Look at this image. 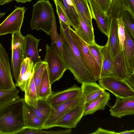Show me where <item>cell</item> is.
Wrapping results in <instances>:
<instances>
[{"instance_id": "d590c367", "label": "cell", "mask_w": 134, "mask_h": 134, "mask_svg": "<svg viewBox=\"0 0 134 134\" xmlns=\"http://www.w3.org/2000/svg\"><path fill=\"white\" fill-rule=\"evenodd\" d=\"M116 19L118 25V34L120 46L121 50L122 51L124 48V42L125 38V26L121 17L117 18Z\"/></svg>"}, {"instance_id": "f35d334b", "label": "cell", "mask_w": 134, "mask_h": 134, "mask_svg": "<svg viewBox=\"0 0 134 134\" xmlns=\"http://www.w3.org/2000/svg\"><path fill=\"white\" fill-rule=\"evenodd\" d=\"M104 13L107 14L111 4L112 0H95Z\"/></svg>"}, {"instance_id": "7c38bea8", "label": "cell", "mask_w": 134, "mask_h": 134, "mask_svg": "<svg viewBox=\"0 0 134 134\" xmlns=\"http://www.w3.org/2000/svg\"><path fill=\"white\" fill-rule=\"evenodd\" d=\"M131 74L123 51L121 50L119 46L116 55L113 57V69L110 77L124 80Z\"/></svg>"}, {"instance_id": "4316f807", "label": "cell", "mask_w": 134, "mask_h": 134, "mask_svg": "<svg viewBox=\"0 0 134 134\" xmlns=\"http://www.w3.org/2000/svg\"><path fill=\"white\" fill-rule=\"evenodd\" d=\"M71 0L78 13L88 25L93 28L91 12L88 1L85 0Z\"/></svg>"}, {"instance_id": "ab89813d", "label": "cell", "mask_w": 134, "mask_h": 134, "mask_svg": "<svg viewBox=\"0 0 134 134\" xmlns=\"http://www.w3.org/2000/svg\"><path fill=\"white\" fill-rule=\"evenodd\" d=\"M57 34V31L55 17L54 15L53 16V20L52 30L49 35L51 40V43H55L56 36Z\"/></svg>"}, {"instance_id": "30bf717a", "label": "cell", "mask_w": 134, "mask_h": 134, "mask_svg": "<svg viewBox=\"0 0 134 134\" xmlns=\"http://www.w3.org/2000/svg\"><path fill=\"white\" fill-rule=\"evenodd\" d=\"M7 53L0 42V90H9L16 88L11 72Z\"/></svg>"}, {"instance_id": "8fae6325", "label": "cell", "mask_w": 134, "mask_h": 134, "mask_svg": "<svg viewBox=\"0 0 134 134\" xmlns=\"http://www.w3.org/2000/svg\"><path fill=\"white\" fill-rule=\"evenodd\" d=\"M92 18L94 19L101 32L108 36L111 19L109 16L103 12L95 0H88Z\"/></svg>"}, {"instance_id": "bcb514c9", "label": "cell", "mask_w": 134, "mask_h": 134, "mask_svg": "<svg viewBox=\"0 0 134 134\" xmlns=\"http://www.w3.org/2000/svg\"><path fill=\"white\" fill-rule=\"evenodd\" d=\"M3 16V14L2 13H0V18H1Z\"/></svg>"}, {"instance_id": "7a4b0ae2", "label": "cell", "mask_w": 134, "mask_h": 134, "mask_svg": "<svg viewBox=\"0 0 134 134\" xmlns=\"http://www.w3.org/2000/svg\"><path fill=\"white\" fill-rule=\"evenodd\" d=\"M25 102L20 98L0 110V134H16L25 128Z\"/></svg>"}, {"instance_id": "ffe728a7", "label": "cell", "mask_w": 134, "mask_h": 134, "mask_svg": "<svg viewBox=\"0 0 134 134\" xmlns=\"http://www.w3.org/2000/svg\"><path fill=\"white\" fill-rule=\"evenodd\" d=\"M100 53L102 64L100 78L110 77L113 69V57L108 41L105 45L101 48Z\"/></svg>"}, {"instance_id": "74e56055", "label": "cell", "mask_w": 134, "mask_h": 134, "mask_svg": "<svg viewBox=\"0 0 134 134\" xmlns=\"http://www.w3.org/2000/svg\"><path fill=\"white\" fill-rule=\"evenodd\" d=\"M55 44L57 52L60 57L63 59L62 52L63 48V40L60 34H57Z\"/></svg>"}, {"instance_id": "1f68e13d", "label": "cell", "mask_w": 134, "mask_h": 134, "mask_svg": "<svg viewBox=\"0 0 134 134\" xmlns=\"http://www.w3.org/2000/svg\"><path fill=\"white\" fill-rule=\"evenodd\" d=\"M47 66V63L44 60H42L36 63L33 66V77L38 96L40 83L44 70Z\"/></svg>"}, {"instance_id": "484cf974", "label": "cell", "mask_w": 134, "mask_h": 134, "mask_svg": "<svg viewBox=\"0 0 134 134\" xmlns=\"http://www.w3.org/2000/svg\"><path fill=\"white\" fill-rule=\"evenodd\" d=\"M80 25L77 30L75 31L77 35L88 44L95 43L93 29L88 25L79 14Z\"/></svg>"}, {"instance_id": "f6af8a7d", "label": "cell", "mask_w": 134, "mask_h": 134, "mask_svg": "<svg viewBox=\"0 0 134 134\" xmlns=\"http://www.w3.org/2000/svg\"><path fill=\"white\" fill-rule=\"evenodd\" d=\"M16 1L17 3L21 2L24 3L27 2H30L32 0H13Z\"/></svg>"}, {"instance_id": "f546056e", "label": "cell", "mask_w": 134, "mask_h": 134, "mask_svg": "<svg viewBox=\"0 0 134 134\" xmlns=\"http://www.w3.org/2000/svg\"><path fill=\"white\" fill-rule=\"evenodd\" d=\"M46 100L39 99L36 108L27 105L37 117L44 123L49 117L52 108Z\"/></svg>"}, {"instance_id": "d4e9b609", "label": "cell", "mask_w": 134, "mask_h": 134, "mask_svg": "<svg viewBox=\"0 0 134 134\" xmlns=\"http://www.w3.org/2000/svg\"><path fill=\"white\" fill-rule=\"evenodd\" d=\"M125 38L124 42V48L123 51L128 64L130 72L131 74L134 73L133 40L125 27Z\"/></svg>"}, {"instance_id": "2e32d148", "label": "cell", "mask_w": 134, "mask_h": 134, "mask_svg": "<svg viewBox=\"0 0 134 134\" xmlns=\"http://www.w3.org/2000/svg\"><path fill=\"white\" fill-rule=\"evenodd\" d=\"M34 65L33 62L27 57L24 58L21 63L19 76L15 84L23 91H24L26 86L33 76Z\"/></svg>"}, {"instance_id": "3957f363", "label": "cell", "mask_w": 134, "mask_h": 134, "mask_svg": "<svg viewBox=\"0 0 134 134\" xmlns=\"http://www.w3.org/2000/svg\"><path fill=\"white\" fill-rule=\"evenodd\" d=\"M30 25L32 30H41L49 35L51 32L54 15L49 0L38 1L33 5Z\"/></svg>"}, {"instance_id": "4dcf8cb0", "label": "cell", "mask_w": 134, "mask_h": 134, "mask_svg": "<svg viewBox=\"0 0 134 134\" xmlns=\"http://www.w3.org/2000/svg\"><path fill=\"white\" fill-rule=\"evenodd\" d=\"M19 90L15 88L9 90H0V110L19 98Z\"/></svg>"}, {"instance_id": "60d3db41", "label": "cell", "mask_w": 134, "mask_h": 134, "mask_svg": "<svg viewBox=\"0 0 134 134\" xmlns=\"http://www.w3.org/2000/svg\"><path fill=\"white\" fill-rule=\"evenodd\" d=\"M117 132L113 131L108 130L100 127L98 128L95 131L90 133V134H117Z\"/></svg>"}, {"instance_id": "e0dca14e", "label": "cell", "mask_w": 134, "mask_h": 134, "mask_svg": "<svg viewBox=\"0 0 134 134\" xmlns=\"http://www.w3.org/2000/svg\"><path fill=\"white\" fill-rule=\"evenodd\" d=\"M81 84V96L84 104L95 99L105 92L96 82H84Z\"/></svg>"}, {"instance_id": "ba28073f", "label": "cell", "mask_w": 134, "mask_h": 134, "mask_svg": "<svg viewBox=\"0 0 134 134\" xmlns=\"http://www.w3.org/2000/svg\"><path fill=\"white\" fill-rule=\"evenodd\" d=\"M83 104L81 95L69 101L52 108L50 115L44 122L43 129H48L55 127L58 121L65 114L75 106Z\"/></svg>"}, {"instance_id": "52a82bcc", "label": "cell", "mask_w": 134, "mask_h": 134, "mask_svg": "<svg viewBox=\"0 0 134 134\" xmlns=\"http://www.w3.org/2000/svg\"><path fill=\"white\" fill-rule=\"evenodd\" d=\"M99 85L112 93L116 97L124 98L134 96V90L124 80L107 77L99 79Z\"/></svg>"}, {"instance_id": "8d00e7d4", "label": "cell", "mask_w": 134, "mask_h": 134, "mask_svg": "<svg viewBox=\"0 0 134 134\" xmlns=\"http://www.w3.org/2000/svg\"><path fill=\"white\" fill-rule=\"evenodd\" d=\"M53 0L56 6V12L58 16L59 20L64 22L70 27L71 25L69 20L61 6L55 0Z\"/></svg>"}, {"instance_id": "7402d4cb", "label": "cell", "mask_w": 134, "mask_h": 134, "mask_svg": "<svg viewBox=\"0 0 134 134\" xmlns=\"http://www.w3.org/2000/svg\"><path fill=\"white\" fill-rule=\"evenodd\" d=\"M110 99V94L105 91L95 99L84 104V116L92 114L98 110H104Z\"/></svg>"}, {"instance_id": "cb8c5ba5", "label": "cell", "mask_w": 134, "mask_h": 134, "mask_svg": "<svg viewBox=\"0 0 134 134\" xmlns=\"http://www.w3.org/2000/svg\"><path fill=\"white\" fill-rule=\"evenodd\" d=\"M118 25L116 19L111 18L108 42L113 57L116 55L120 46L118 34Z\"/></svg>"}, {"instance_id": "d6986e66", "label": "cell", "mask_w": 134, "mask_h": 134, "mask_svg": "<svg viewBox=\"0 0 134 134\" xmlns=\"http://www.w3.org/2000/svg\"><path fill=\"white\" fill-rule=\"evenodd\" d=\"M25 58L27 57L34 64L42 60L38 51L39 42L41 39H37L30 34L24 36Z\"/></svg>"}, {"instance_id": "277c9868", "label": "cell", "mask_w": 134, "mask_h": 134, "mask_svg": "<svg viewBox=\"0 0 134 134\" xmlns=\"http://www.w3.org/2000/svg\"><path fill=\"white\" fill-rule=\"evenodd\" d=\"M45 51L44 61L47 63L49 77L52 85L60 79L68 69L57 52L55 43H51L50 46L46 44Z\"/></svg>"}, {"instance_id": "836d02e7", "label": "cell", "mask_w": 134, "mask_h": 134, "mask_svg": "<svg viewBox=\"0 0 134 134\" xmlns=\"http://www.w3.org/2000/svg\"><path fill=\"white\" fill-rule=\"evenodd\" d=\"M41 129H32L24 128L17 134H70L72 132L70 129L65 130L46 131Z\"/></svg>"}, {"instance_id": "e575fe53", "label": "cell", "mask_w": 134, "mask_h": 134, "mask_svg": "<svg viewBox=\"0 0 134 134\" xmlns=\"http://www.w3.org/2000/svg\"><path fill=\"white\" fill-rule=\"evenodd\" d=\"M87 45L92 55L101 68L102 60L100 50L103 46L98 44L96 43L92 44H87Z\"/></svg>"}, {"instance_id": "d6a6232c", "label": "cell", "mask_w": 134, "mask_h": 134, "mask_svg": "<svg viewBox=\"0 0 134 134\" xmlns=\"http://www.w3.org/2000/svg\"><path fill=\"white\" fill-rule=\"evenodd\" d=\"M125 27L133 39H134V16L127 10H124L121 16Z\"/></svg>"}, {"instance_id": "83f0119b", "label": "cell", "mask_w": 134, "mask_h": 134, "mask_svg": "<svg viewBox=\"0 0 134 134\" xmlns=\"http://www.w3.org/2000/svg\"><path fill=\"white\" fill-rule=\"evenodd\" d=\"M24 92L25 103L29 106L37 108L39 98L33 76L26 86Z\"/></svg>"}, {"instance_id": "8992f818", "label": "cell", "mask_w": 134, "mask_h": 134, "mask_svg": "<svg viewBox=\"0 0 134 134\" xmlns=\"http://www.w3.org/2000/svg\"><path fill=\"white\" fill-rule=\"evenodd\" d=\"M70 35L87 65L90 73L96 81L100 78L101 68L92 55L87 44L76 34L75 30L69 28Z\"/></svg>"}, {"instance_id": "7bdbcfd3", "label": "cell", "mask_w": 134, "mask_h": 134, "mask_svg": "<svg viewBox=\"0 0 134 134\" xmlns=\"http://www.w3.org/2000/svg\"><path fill=\"white\" fill-rule=\"evenodd\" d=\"M134 134V130H126L119 132H117V134Z\"/></svg>"}, {"instance_id": "6da1fadb", "label": "cell", "mask_w": 134, "mask_h": 134, "mask_svg": "<svg viewBox=\"0 0 134 134\" xmlns=\"http://www.w3.org/2000/svg\"><path fill=\"white\" fill-rule=\"evenodd\" d=\"M59 22L60 34L63 40V58L67 69L80 83L96 82L70 35L69 28L70 27L61 21Z\"/></svg>"}, {"instance_id": "9c48e42d", "label": "cell", "mask_w": 134, "mask_h": 134, "mask_svg": "<svg viewBox=\"0 0 134 134\" xmlns=\"http://www.w3.org/2000/svg\"><path fill=\"white\" fill-rule=\"evenodd\" d=\"M26 10L24 7H16L15 9L0 24V36L12 34L20 31Z\"/></svg>"}, {"instance_id": "603a6c76", "label": "cell", "mask_w": 134, "mask_h": 134, "mask_svg": "<svg viewBox=\"0 0 134 134\" xmlns=\"http://www.w3.org/2000/svg\"><path fill=\"white\" fill-rule=\"evenodd\" d=\"M24 128L43 129L44 122L37 117L25 102L24 107Z\"/></svg>"}, {"instance_id": "4fadbf2b", "label": "cell", "mask_w": 134, "mask_h": 134, "mask_svg": "<svg viewBox=\"0 0 134 134\" xmlns=\"http://www.w3.org/2000/svg\"><path fill=\"white\" fill-rule=\"evenodd\" d=\"M84 104L75 106L58 121L55 127L70 129L75 128L84 116Z\"/></svg>"}, {"instance_id": "b9f144b4", "label": "cell", "mask_w": 134, "mask_h": 134, "mask_svg": "<svg viewBox=\"0 0 134 134\" xmlns=\"http://www.w3.org/2000/svg\"><path fill=\"white\" fill-rule=\"evenodd\" d=\"M124 81L134 90V73L131 74L130 76Z\"/></svg>"}, {"instance_id": "ac0fdd59", "label": "cell", "mask_w": 134, "mask_h": 134, "mask_svg": "<svg viewBox=\"0 0 134 134\" xmlns=\"http://www.w3.org/2000/svg\"><path fill=\"white\" fill-rule=\"evenodd\" d=\"M124 10H127L134 16V0H112L108 14L110 19H116L121 17Z\"/></svg>"}, {"instance_id": "7dc6e473", "label": "cell", "mask_w": 134, "mask_h": 134, "mask_svg": "<svg viewBox=\"0 0 134 134\" xmlns=\"http://www.w3.org/2000/svg\"><path fill=\"white\" fill-rule=\"evenodd\" d=\"M85 0L86 1H88V0Z\"/></svg>"}, {"instance_id": "ee69618b", "label": "cell", "mask_w": 134, "mask_h": 134, "mask_svg": "<svg viewBox=\"0 0 134 134\" xmlns=\"http://www.w3.org/2000/svg\"><path fill=\"white\" fill-rule=\"evenodd\" d=\"M12 1L13 0H0V5H3Z\"/></svg>"}, {"instance_id": "44dd1931", "label": "cell", "mask_w": 134, "mask_h": 134, "mask_svg": "<svg viewBox=\"0 0 134 134\" xmlns=\"http://www.w3.org/2000/svg\"><path fill=\"white\" fill-rule=\"evenodd\" d=\"M60 4L66 14L75 31L77 30L80 25V20L77 10L71 0H55Z\"/></svg>"}, {"instance_id": "9a60e30c", "label": "cell", "mask_w": 134, "mask_h": 134, "mask_svg": "<svg viewBox=\"0 0 134 134\" xmlns=\"http://www.w3.org/2000/svg\"><path fill=\"white\" fill-rule=\"evenodd\" d=\"M114 105L110 107V115L113 117L121 118L134 114V96L120 98L116 97Z\"/></svg>"}, {"instance_id": "5b68a950", "label": "cell", "mask_w": 134, "mask_h": 134, "mask_svg": "<svg viewBox=\"0 0 134 134\" xmlns=\"http://www.w3.org/2000/svg\"><path fill=\"white\" fill-rule=\"evenodd\" d=\"M12 35L11 67L13 77L16 81L25 58L24 37L20 31L14 32Z\"/></svg>"}, {"instance_id": "f1b7e54d", "label": "cell", "mask_w": 134, "mask_h": 134, "mask_svg": "<svg viewBox=\"0 0 134 134\" xmlns=\"http://www.w3.org/2000/svg\"><path fill=\"white\" fill-rule=\"evenodd\" d=\"M53 93L47 66L44 71L39 87L38 94L39 99L47 100Z\"/></svg>"}, {"instance_id": "5bb4252c", "label": "cell", "mask_w": 134, "mask_h": 134, "mask_svg": "<svg viewBox=\"0 0 134 134\" xmlns=\"http://www.w3.org/2000/svg\"><path fill=\"white\" fill-rule=\"evenodd\" d=\"M81 88L74 85L65 90L53 94L46 100L52 108L74 99L81 95Z\"/></svg>"}]
</instances>
